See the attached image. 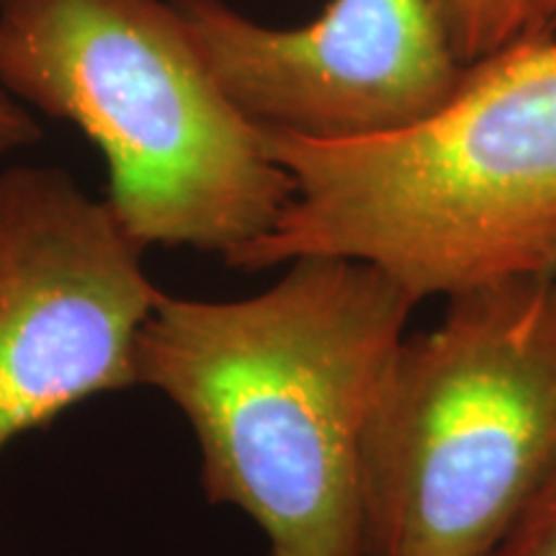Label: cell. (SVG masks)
Instances as JSON below:
<instances>
[{
  "instance_id": "7",
  "label": "cell",
  "mask_w": 556,
  "mask_h": 556,
  "mask_svg": "<svg viewBox=\"0 0 556 556\" xmlns=\"http://www.w3.org/2000/svg\"><path fill=\"white\" fill-rule=\"evenodd\" d=\"M464 65L526 41L556 39V0H433Z\"/></svg>"
},
{
  "instance_id": "3",
  "label": "cell",
  "mask_w": 556,
  "mask_h": 556,
  "mask_svg": "<svg viewBox=\"0 0 556 556\" xmlns=\"http://www.w3.org/2000/svg\"><path fill=\"white\" fill-rule=\"evenodd\" d=\"M0 86L99 148L106 201L144 248L227 261L294 193L170 0H0Z\"/></svg>"
},
{
  "instance_id": "2",
  "label": "cell",
  "mask_w": 556,
  "mask_h": 556,
  "mask_svg": "<svg viewBox=\"0 0 556 556\" xmlns=\"http://www.w3.org/2000/svg\"><path fill=\"white\" fill-rule=\"evenodd\" d=\"M261 131L294 193L227 266L364 261L415 302L556 276V39L471 62L443 106L389 135Z\"/></svg>"
},
{
  "instance_id": "5",
  "label": "cell",
  "mask_w": 556,
  "mask_h": 556,
  "mask_svg": "<svg viewBox=\"0 0 556 556\" xmlns=\"http://www.w3.org/2000/svg\"><path fill=\"white\" fill-rule=\"evenodd\" d=\"M144 250L62 168L0 173V448L137 384V338L160 296Z\"/></svg>"
},
{
  "instance_id": "1",
  "label": "cell",
  "mask_w": 556,
  "mask_h": 556,
  "mask_svg": "<svg viewBox=\"0 0 556 556\" xmlns=\"http://www.w3.org/2000/svg\"><path fill=\"white\" fill-rule=\"evenodd\" d=\"M415 304L381 268L328 255L238 302L160 291L137 384L189 417L208 503L253 518L268 556H366L364 435Z\"/></svg>"
},
{
  "instance_id": "4",
  "label": "cell",
  "mask_w": 556,
  "mask_h": 556,
  "mask_svg": "<svg viewBox=\"0 0 556 556\" xmlns=\"http://www.w3.org/2000/svg\"><path fill=\"white\" fill-rule=\"evenodd\" d=\"M556 479V276L448 296L402 338L364 435L366 556H495Z\"/></svg>"
},
{
  "instance_id": "6",
  "label": "cell",
  "mask_w": 556,
  "mask_h": 556,
  "mask_svg": "<svg viewBox=\"0 0 556 556\" xmlns=\"http://www.w3.org/2000/svg\"><path fill=\"white\" fill-rule=\"evenodd\" d=\"M229 101L258 127L309 139L405 129L443 106L464 65L433 0H330L274 29L225 0H170Z\"/></svg>"
},
{
  "instance_id": "8",
  "label": "cell",
  "mask_w": 556,
  "mask_h": 556,
  "mask_svg": "<svg viewBox=\"0 0 556 556\" xmlns=\"http://www.w3.org/2000/svg\"><path fill=\"white\" fill-rule=\"evenodd\" d=\"M495 556H556V479L526 507Z\"/></svg>"
},
{
  "instance_id": "9",
  "label": "cell",
  "mask_w": 556,
  "mask_h": 556,
  "mask_svg": "<svg viewBox=\"0 0 556 556\" xmlns=\"http://www.w3.org/2000/svg\"><path fill=\"white\" fill-rule=\"evenodd\" d=\"M39 122L21 106L11 90L0 86V152L29 148V144L39 142Z\"/></svg>"
}]
</instances>
